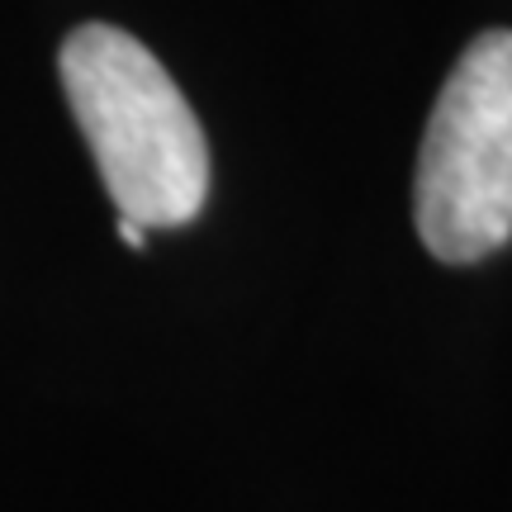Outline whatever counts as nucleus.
I'll list each match as a JSON object with an SVG mask.
<instances>
[{"label":"nucleus","mask_w":512,"mask_h":512,"mask_svg":"<svg viewBox=\"0 0 512 512\" xmlns=\"http://www.w3.org/2000/svg\"><path fill=\"white\" fill-rule=\"evenodd\" d=\"M57 67L119 219L138 228L195 219L209 200V143L162 62L114 24H81Z\"/></svg>","instance_id":"1"},{"label":"nucleus","mask_w":512,"mask_h":512,"mask_svg":"<svg viewBox=\"0 0 512 512\" xmlns=\"http://www.w3.org/2000/svg\"><path fill=\"white\" fill-rule=\"evenodd\" d=\"M427 252L470 266L512 238V29H489L446 76L413 185Z\"/></svg>","instance_id":"2"},{"label":"nucleus","mask_w":512,"mask_h":512,"mask_svg":"<svg viewBox=\"0 0 512 512\" xmlns=\"http://www.w3.org/2000/svg\"><path fill=\"white\" fill-rule=\"evenodd\" d=\"M119 238H124L128 247H143V242H147V228H138L133 219H119Z\"/></svg>","instance_id":"3"}]
</instances>
